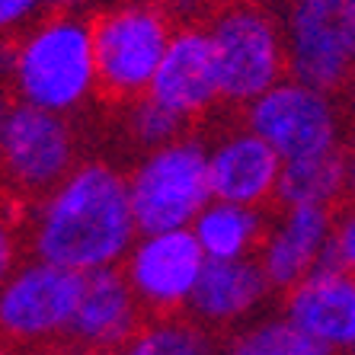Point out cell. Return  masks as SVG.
Instances as JSON below:
<instances>
[{
  "instance_id": "cell-1",
  "label": "cell",
  "mask_w": 355,
  "mask_h": 355,
  "mask_svg": "<svg viewBox=\"0 0 355 355\" xmlns=\"http://www.w3.org/2000/svg\"><path fill=\"white\" fill-rule=\"evenodd\" d=\"M26 253L80 275L116 269L138 240L128 173L109 160H80L23 215Z\"/></svg>"
},
{
  "instance_id": "cell-2",
  "label": "cell",
  "mask_w": 355,
  "mask_h": 355,
  "mask_svg": "<svg viewBox=\"0 0 355 355\" xmlns=\"http://www.w3.org/2000/svg\"><path fill=\"white\" fill-rule=\"evenodd\" d=\"M13 103L77 116L99 96L93 26L83 13H45L13 39L7 77Z\"/></svg>"
},
{
  "instance_id": "cell-3",
  "label": "cell",
  "mask_w": 355,
  "mask_h": 355,
  "mask_svg": "<svg viewBox=\"0 0 355 355\" xmlns=\"http://www.w3.org/2000/svg\"><path fill=\"white\" fill-rule=\"evenodd\" d=\"M205 29L218 61L221 106L240 112L288 77L285 23L259 0H227L208 13Z\"/></svg>"
},
{
  "instance_id": "cell-4",
  "label": "cell",
  "mask_w": 355,
  "mask_h": 355,
  "mask_svg": "<svg viewBox=\"0 0 355 355\" xmlns=\"http://www.w3.org/2000/svg\"><path fill=\"white\" fill-rule=\"evenodd\" d=\"M93 55H96L99 99L109 106H128L150 90L166 45L173 39V13L164 3L119 0L96 10Z\"/></svg>"
},
{
  "instance_id": "cell-5",
  "label": "cell",
  "mask_w": 355,
  "mask_h": 355,
  "mask_svg": "<svg viewBox=\"0 0 355 355\" xmlns=\"http://www.w3.org/2000/svg\"><path fill=\"white\" fill-rule=\"evenodd\" d=\"M128 196L138 234L192 227L211 202L208 141L186 132L160 148L144 150L128 170Z\"/></svg>"
},
{
  "instance_id": "cell-6",
  "label": "cell",
  "mask_w": 355,
  "mask_h": 355,
  "mask_svg": "<svg viewBox=\"0 0 355 355\" xmlns=\"http://www.w3.org/2000/svg\"><path fill=\"white\" fill-rule=\"evenodd\" d=\"M87 275L45 259H23L0 285V339L23 355H42L67 343Z\"/></svg>"
},
{
  "instance_id": "cell-7",
  "label": "cell",
  "mask_w": 355,
  "mask_h": 355,
  "mask_svg": "<svg viewBox=\"0 0 355 355\" xmlns=\"http://www.w3.org/2000/svg\"><path fill=\"white\" fill-rule=\"evenodd\" d=\"M80 164V141L67 116L13 103L0 128V182L13 202L33 205Z\"/></svg>"
},
{
  "instance_id": "cell-8",
  "label": "cell",
  "mask_w": 355,
  "mask_h": 355,
  "mask_svg": "<svg viewBox=\"0 0 355 355\" xmlns=\"http://www.w3.org/2000/svg\"><path fill=\"white\" fill-rule=\"evenodd\" d=\"M240 122L266 138L282 160L317 157L327 150L346 148V106L343 96L285 77L237 112Z\"/></svg>"
},
{
  "instance_id": "cell-9",
  "label": "cell",
  "mask_w": 355,
  "mask_h": 355,
  "mask_svg": "<svg viewBox=\"0 0 355 355\" xmlns=\"http://www.w3.org/2000/svg\"><path fill=\"white\" fill-rule=\"evenodd\" d=\"M355 0H288L285 42L288 77L343 96L355 77L352 55Z\"/></svg>"
},
{
  "instance_id": "cell-10",
  "label": "cell",
  "mask_w": 355,
  "mask_h": 355,
  "mask_svg": "<svg viewBox=\"0 0 355 355\" xmlns=\"http://www.w3.org/2000/svg\"><path fill=\"white\" fill-rule=\"evenodd\" d=\"M208 266L192 227L160 234H138L122 259V269L148 320L186 314L196 285Z\"/></svg>"
},
{
  "instance_id": "cell-11",
  "label": "cell",
  "mask_w": 355,
  "mask_h": 355,
  "mask_svg": "<svg viewBox=\"0 0 355 355\" xmlns=\"http://www.w3.org/2000/svg\"><path fill=\"white\" fill-rule=\"evenodd\" d=\"M148 96L157 99L160 106L180 116L186 125L202 122L221 106L218 61L205 23L176 26L164 61L150 80Z\"/></svg>"
},
{
  "instance_id": "cell-12",
  "label": "cell",
  "mask_w": 355,
  "mask_h": 355,
  "mask_svg": "<svg viewBox=\"0 0 355 355\" xmlns=\"http://www.w3.org/2000/svg\"><path fill=\"white\" fill-rule=\"evenodd\" d=\"M282 154L243 122L224 128L208 144L211 198L250 208H272L282 180Z\"/></svg>"
},
{
  "instance_id": "cell-13",
  "label": "cell",
  "mask_w": 355,
  "mask_h": 355,
  "mask_svg": "<svg viewBox=\"0 0 355 355\" xmlns=\"http://www.w3.org/2000/svg\"><path fill=\"white\" fill-rule=\"evenodd\" d=\"M336 211L339 208L297 205L282 208L272 215L269 234L257 253V263L263 266L275 295L291 291L297 282H304L330 259Z\"/></svg>"
},
{
  "instance_id": "cell-14",
  "label": "cell",
  "mask_w": 355,
  "mask_h": 355,
  "mask_svg": "<svg viewBox=\"0 0 355 355\" xmlns=\"http://www.w3.org/2000/svg\"><path fill=\"white\" fill-rule=\"evenodd\" d=\"M282 317L333 355H346L355 346V275L320 266L282 295Z\"/></svg>"
},
{
  "instance_id": "cell-15",
  "label": "cell",
  "mask_w": 355,
  "mask_h": 355,
  "mask_svg": "<svg viewBox=\"0 0 355 355\" xmlns=\"http://www.w3.org/2000/svg\"><path fill=\"white\" fill-rule=\"evenodd\" d=\"M144 311H141L138 297H135L132 285L125 279L122 269H99V272L87 275L83 285L80 307L74 314V327H71V343L93 349H106V352H119V349L144 327Z\"/></svg>"
},
{
  "instance_id": "cell-16",
  "label": "cell",
  "mask_w": 355,
  "mask_h": 355,
  "mask_svg": "<svg viewBox=\"0 0 355 355\" xmlns=\"http://www.w3.org/2000/svg\"><path fill=\"white\" fill-rule=\"evenodd\" d=\"M272 295V285L257 259L208 263L186 307V317L202 323L205 330L221 333L253 317Z\"/></svg>"
},
{
  "instance_id": "cell-17",
  "label": "cell",
  "mask_w": 355,
  "mask_h": 355,
  "mask_svg": "<svg viewBox=\"0 0 355 355\" xmlns=\"http://www.w3.org/2000/svg\"><path fill=\"white\" fill-rule=\"evenodd\" d=\"M272 215L269 208H250L211 198L202 215L192 221L198 247L205 250L208 263H237V259H257L269 234Z\"/></svg>"
},
{
  "instance_id": "cell-18",
  "label": "cell",
  "mask_w": 355,
  "mask_h": 355,
  "mask_svg": "<svg viewBox=\"0 0 355 355\" xmlns=\"http://www.w3.org/2000/svg\"><path fill=\"white\" fill-rule=\"evenodd\" d=\"M275 202L279 208H343L349 202V144L317 157L285 160Z\"/></svg>"
},
{
  "instance_id": "cell-19",
  "label": "cell",
  "mask_w": 355,
  "mask_h": 355,
  "mask_svg": "<svg viewBox=\"0 0 355 355\" xmlns=\"http://www.w3.org/2000/svg\"><path fill=\"white\" fill-rule=\"evenodd\" d=\"M116 355H215V339L211 330L192 317H157V320H144Z\"/></svg>"
},
{
  "instance_id": "cell-20",
  "label": "cell",
  "mask_w": 355,
  "mask_h": 355,
  "mask_svg": "<svg viewBox=\"0 0 355 355\" xmlns=\"http://www.w3.org/2000/svg\"><path fill=\"white\" fill-rule=\"evenodd\" d=\"M227 355H333L317 339L301 333L285 317H269L240 330L227 346Z\"/></svg>"
},
{
  "instance_id": "cell-21",
  "label": "cell",
  "mask_w": 355,
  "mask_h": 355,
  "mask_svg": "<svg viewBox=\"0 0 355 355\" xmlns=\"http://www.w3.org/2000/svg\"><path fill=\"white\" fill-rule=\"evenodd\" d=\"M122 109H125V135H128L141 150L160 148L166 141L186 135V128H189L180 116H173L170 109H164L157 99H150L148 93Z\"/></svg>"
},
{
  "instance_id": "cell-22",
  "label": "cell",
  "mask_w": 355,
  "mask_h": 355,
  "mask_svg": "<svg viewBox=\"0 0 355 355\" xmlns=\"http://www.w3.org/2000/svg\"><path fill=\"white\" fill-rule=\"evenodd\" d=\"M23 250H26L23 215L7 205H0V285L17 272V266L23 263Z\"/></svg>"
},
{
  "instance_id": "cell-23",
  "label": "cell",
  "mask_w": 355,
  "mask_h": 355,
  "mask_svg": "<svg viewBox=\"0 0 355 355\" xmlns=\"http://www.w3.org/2000/svg\"><path fill=\"white\" fill-rule=\"evenodd\" d=\"M323 266H339L349 275H355V205H346L336 211V227H333V247H330V259Z\"/></svg>"
},
{
  "instance_id": "cell-24",
  "label": "cell",
  "mask_w": 355,
  "mask_h": 355,
  "mask_svg": "<svg viewBox=\"0 0 355 355\" xmlns=\"http://www.w3.org/2000/svg\"><path fill=\"white\" fill-rule=\"evenodd\" d=\"M42 0H0V39H17L42 19Z\"/></svg>"
},
{
  "instance_id": "cell-25",
  "label": "cell",
  "mask_w": 355,
  "mask_h": 355,
  "mask_svg": "<svg viewBox=\"0 0 355 355\" xmlns=\"http://www.w3.org/2000/svg\"><path fill=\"white\" fill-rule=\"evenodd\" d=\"M42 355H116V352H106V349H93V346H80V343H61V346L49 349V352H42Z\"/></svg>"
},
{
  "instance_id": "cell-26",
  "label": "cell",
  "mask_w": 355,
  "mask_h": 355,
  "mask_svg": "<svg viewBox=\"0 0 355 355\" xmlns=\"http://www.w3.org/2000/svg\"><path fill=\"white\" fill-rule=\"evenodd\" d=\"M87 0H42L45 13H77V7H83Z\"/></svg>"
},
{
  "instance_id": "cell-27",
  "label": "cell",
  "mask_w": 355,
  "mask_h": 355,
  "mask_svg": "<svg viewBox=\"0 0 355 355\" xmlns=\"http://www.w3.org/2000/svg\"><path fill=\"white\" fill-rule=\"evenodd\" d=\"M10 109H13V96H10V87L3 80H0V128H3V122H7Z\"/></svg>"
},
{
  "instance_id": "cell-28",
  "label": "cell",
  "mask_w": 355,
  "mask_h": 355,
  "mask_svg": "<svg viewBox=\"0 0 355 355\" xmlns=\"http://www.w3.org/2000/svg\"><path fill=\"white\" fill-rule=\"evenodd\" d=\"M349 202L355 205V144H349Z\"/></svg>"
},
{
  "instance_id": "cell-29",
  "label": "cell",
  "mask_w": 355,
  "mask_h": 355,
  "mask_svg": "<svg viewBox=\"0 0 355 355\" xmlns=\"http://www.w3.org/2000/svg\"><path fill=\"white\" fill-rule=\"evenodd\" d=\"M343 106H346V116H352V119H355V77L349 80L346 93H343Z\"/></svg>"
},
{
  "instance_id": "cell-30",
  "label": "cell",
  "mask_w": 355,
  "mask_h": 355,
  "mask_svg": "<svg viewBox=\"0 0 355 355\" xmlns=\"http://www.w3.org/2000/svg\"><path fill=\"white\" fill-rule=\"evenodd\" d=\"M0 355H23V352H19V349H13L10 343H3V339H0Z\"/></svg>"
},
{
  "instance_id": "cell-31",
  "label": "cell",
  "mask_w": 355,
  "mask_h": 355,
  "mask_svg": "<svg viewBox=\"0 0 355 355\" xmlns=\"http://www.w3.org/2000/svg\"><path fill=\"white\" fill-rule=\"evenodd\" d=\"M148 3H164V7H166V0H148Z\"/></svg>"
},
{
  "instance_id": "cell-32",
  "label": "cell",
  "mask_w": 355,
  "mask_h": 355,
  "mask_svg": "<svg viewBox=\"0 0 355 355\" xmlns=\"http://www.w3.org/2000/svg\"><path fill=\"white\" fill-rule=\"evenodd\" d=\"M346 355H355V346H352V349H349V352H346Z\"/></svg>"
}]
</instances>
